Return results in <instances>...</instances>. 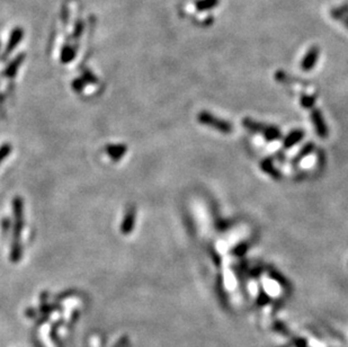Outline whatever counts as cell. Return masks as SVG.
<instances>
[{
  "mask_svg": "<svg viewBox=\"0 0 348 347\" xmlns=\"http://www.w3.org/2000/svg\"><path fill=\"white\" fill-rule=\"evenodd\" d=\"M14 216H15V225H14V240H13V249H12V258L14 261L19 260L20 254V232L23 230V202L20 198L14 199Z\"/></svg>",
  "mask_w": 348,
  "mask_h": 347,
  "instance_id": "cell-1",
  "label": "cell"
},
{
  "mask_svg": "<svg viewBox=\"0 0 348 347\" xmlns=\"http://www.w3.org/2000/svg\"><path fill=\"white\" fill-rule=\"evenodd\" d=\"M243 125H245L247 129H249V130L262 133L265 138L269 140V141H273V140L280 138L279 130L274 127L264 125V124L254 122L252 120H249V118H246V120L243 121Z\"/></svg>",
  "mask_w": 348,
  "mask_h": 347,
  "instance_id": "cell-2",
  "label": "cell"
},
{
  "mask_svg": "<svg viewBox=\"0 0 348 347\" xmlns=\"http://www.w3.org/2000/svg\"><path fill=\"white\" fill-rule=\"evenodd\" d=\"M199 121L201 123L205 124V125H209L223 133H230L232 131V127L230 125V123H228L223 120H220L215 116H213L212 114L207 112H202L199 115Z\"/></svg>",
  "mask_w": 348,
  "mask_h": 347,
  "instance_id": "cell-3",
  "label": "cell"
},
{
  "mask_svg": "<svg viewBox=\"0 0 348 347\" xmlns=\"http://www.w3.org/2000/svg\"><path fill=\"white\" fill-rule=\"evenodd\" d=\"M134 224H136V211H134V209H130L126 212L125 216H124V220L121 226V231L125 235L130 234L133 230Z\"/></svg>",
  "mask_w": 348,
  "mask_h": 347,
  "instance_id": "cell-4",
  "label": "cell"
},
{
  "mask_svg": "<svg viewBox=\"0 0 348 347\" xmlns=\"http://www.w3.org/2000/svg\"><path fill=\"white\" fill-rule=\"evenodd\" d=\"M312 122L314 124V127L317 129V132H318L319 136L321 138H326L327 134H328V130H327V127L324 122V118L321 116V113L318 110H314L312 112Z\"/></svg>",
  "mask_w": 348,
  "mask_h": 347,
  "instance_id": "cell-5",
  "label": "cell"
},
{
  "mask_svg": "<svg viewBox=\"0 0 348 347\" xmlns=\"http://www.w3.org/2000/svg\"><path fill=\"white\" fill-rule=\"evenodd\" d=\"M22 36H23L22 29L17 28V29L14 30V33L12 34V38H10V41H9L8 45H7V49H6V51H5V53H4V56H7L10 52H12L15 46H16L19 43V41H20V39H22Z\"/></svg>",
  "mask_w": 348,
  "mask_h": 347,
  "instance_id": "cell-6",
  "label": "cell"
},
{
  "mask_svg": "<svg viewBox=\"0 0 348 347\" xmlns=\"http://www.w3.org/2000/svg\"><path fill=\"white\" fill-rule=\"evenodd\" d=\"M107 152L112 159L118 160L126 152V146H123V144H119V146H108Z\"/></svg>",
  "mask_w": 348,
  "mask_h": 347,
  "instance_id": "cell-7",
  "label": "cell"
},
{
  "mask_svg": "<svg viewBox=\"0 0 348 347\" xmlns=\"http://www.w3.org/2000/svg\"><path fill=\"white\" fill-rule=\"evenodd\" d=\"M302 138H303V132L302 131H300V130L293 131L287 139H285V141H284L285 148H291L292 146H294L295 143H298L299 141H301V139Z\"/></svg>",
  "mask_w": 348,
  "mask_h": 347,
  "instance_id": "cell-8",
  "label": "cell"
},
{
  "mask_svg": "<svg viewBox=\"0 0 348 347\" xmlns=\"http://www.w3.org/2000/svg\"><path fill=\"white\" fill-rule=\"evenodd\" d=\"M10 152H12V146L9 143H5L0 147V164L9 156Z\"/></svg>",
  "mask_w": 348,
  "mask_h": 347,
  "instance_id": "cell-9",
  "label": "cell"
},
{
  "mask_svg": "<svg viewBox=\"0 0 348 347\" xmlns=\"http://www.w3.org/2000/svg\"><path fill=\"white\" fill-rule=\"evenodd\" d=\"M262 167H263V169L265 170V172L273 175L274 177H277V176H278V172H276V170L274 169L271 160H266V162H264L263 165H262Z\"/></svg>",
  "mask_w": 348,
  "mask_h": 347,
  "instance_id": "cell-10",
  "label": "cell"
},
{
  "mask_svg": "<svg viewBox=\"0 0 348 347\" xmlns=\"http://www.w3.org/2000/svg\"><path fill=\"white\" fill-rule=\"evenodd\" d=\"M22 60H23V56L20 55V58H18L17 60H15L13 64L10 65V67H8V69L6 71L7 72V76L13 77L15 75V72H16V70L18 68V65L20 64V62H22Z\"/></svg>",
  "mask_w": 348,
  "mask_h": 347,
  "instance_id": "cell-11",
  "label": "cell"
},
{
  "mask_svg": "<svg viewBox=\"0 0 348 347\" xmlns=\"http://www.w3.org/2000/svg\"><path fill=\"white\" fill-rule=\"evenodd\" d=\"M315 56H317L315 53H311L308 55V58H306L303 62V69L309 70L310 68H312L315 61Z\"/></svg>",
  "mask_w": 348,
  "mask_h": 347,
  "instance_id": "cell-12",
  "label": "cell"
},
{
  "mask_svg": "<svg viewBox=\"0 0 348 347\" xmlns=\"http://www.w3.org/2000/svg\"><path fill=\"white\" fill-rule=\"evenodd\" d=\"M313 101H314L313 98L304 97V98H302V106H304V107H311V106L313 105V103H314Z\"/></svg>",
  "mask_w": 348,
  "mask_h": 347,
  "instance_id": "cell-13",
  "label": "cell"
}]
</instances>
